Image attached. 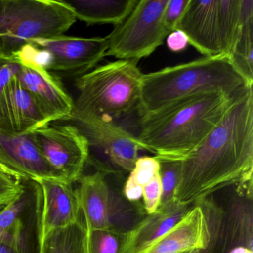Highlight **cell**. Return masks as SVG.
Returning a JSON list of instances; mask_svg holds the SVG:
<instances>
[{"mask_svg": "<svg viewBox=\"0 0 253 253\" xmlns=\"http://www.w3.org/2000/svg\"><path fill=\"white\" fill-rule=\"evenodd\" d=\"M253 91L232 103L181 161L176 202L190 206L227 186L253 180Z\"/></svg>", "mask_w": 253, "mask_h": 253, "instance_id": "obj_1", "label": "cell"}, {"mask_svg": "<svg viewBox=\"0 0 253 253\" xmlns=\"http://www.w3.org/2000/svg\"><path fill=\"white\" fill-rule=\"evenodd\" d=\"M139 202H131L123 194L110 187L108 213L109 230L126 235L134 229L147 214L143 206Z\"/></svg>", "mask_w": 253, "mask_h": 253, "instance_id": "obj_22", "label": "cell"}, {"mask_svg": "<svg viewBox=\"0 0 253 253\" xmlns=\"http://www.w3.org/2000/svg\"><path fill=\"white\" fill-rule=\"evenodd\" d=\"M48 124L33 97L14 75L0 91V128L23 134Z\"/></svg>", "mask_w": 253, "mask_h": 253, "instance_id": "obj_15", "label": "cell"}, {"mask_svg": "<svg viewBox=\"0 0 253 253\" xmlns=\"http://www.w3.org/2000/svg\"><path fill=\"white\" fill-rule=\"evenodd\" d=\"M26 193L22 180L0 170V207L17 202Z\"/></svg>", "mask_w": 253, "mask_h": 253, "instance_id": "obj_27", "label": "cell"}, {"mask_svg": "<svg viewBox=\"0 0 253 253\" xmlns=\"http://www.w3.org/2000/svg\"><path fill=\"white\" fill-rule=\"evenodd\" d=\"M0 170L21 180L66 182L47 162L30 133L16 134L0 128Z\"/></svg>", "mask_w": 253, "mask_h": 253, "instance_id": "obj_12", "label": "cell"}, {"mask_svg": "<svg viewBox=\"0 0 253 253\" xmlns=\"http://www.w3.org/2000/svg\"><path fill=\"white\" fill-rule=\"evenodd\" d=\"M236 69L253 84V0H241V23L231 56Z\"/></svg>", "mask_w": 253, "mask_h": 253, "instance_id": "obj_21", "label": "cell"}, {"mask_svg": "<svg viewBox=\"0 0 253 253\" xmlns=\"http://www.w3.org/2000/svg\"><path fill=\"white\" fill-rule=\"evenodd\" d=\"M75 126L86 138L89 147L87 164L101 172L112 171L111 165L131 171L144 150L137 137L113 121L91 115H75L63 120Z\"/></svg>", "mask_w": 253, "mask_h": 253, "instance_id": "obj_8", "label": "cell"}, {"mask_svg": "<svg viewBox=\"0 0 253 253\" xmlns=\"http://www.w3.org/2000/svg\"><path fill=\"white\" fill-rule=\"evenodd\" d=\"M137 65L132 60H118L77 78L78 97L72 114L114 121L137 109L143 76Z\"/></svg>", "mask_w": 253, "mask_h": 253, "instance_id": "obj_4", "label": "cell"}, {"mask_svg": "<svg viewBox=\"0 0 253 253\" xmlns=\"http://www.w3.org/2000/svg\"><path fill=\"white\" fill-rule=\"evenodd\" d=\"M253 85L229 57H203L143 74L137 110L140 116L198 93L241 95L253 89Z\"/></svg>", "mask_w": 253, "mask_h": 253, "instance_id": "obj_3", "label": "cell"}, {"mask_svg": "<svg viewBox=\"0 0 253 253\" xmlns=\"http://www.w3.org/2000/svg\"><path fill=\"white\" fill-rule=\"evenodd\" d=\"M189 253H210L208 248L206 247L204 249H195V250H191Z\"/></svg>", "mask_w": 253, "mask_h": 253, "instance_id": "obj_33", "label": "cell"}, {"mask_svg": "<svg viewBox=\"0 0 253 253\" xmlns=\"http://www.w3.org/2000/svg\"><path fill=\"white\" fill-rule=\"evenodd\" d=\"M29 204L26 194L17 202L0 211V241L19 248L27 249L23 214Z\"/></svg>", "mask_w": 253, "mask_h": 253, "instance_id": "obj_23", "label": "cell"}, {"mask_svg": "<svg viewBox=\"0 0 253 253\" xmlns=\"http://www.w3.org/2000/svg\"><path fill=\"white\" fill-rule=\"evenodd\" d=\"M17 75L49 124L72 115L75 102L58 77L46 69L26 64H20Z\"/></svg>", "mask_w": 253, "mask_h": 253, "instance_id": "obj_13", "label": "cell"}, {"mask_svg": "<svg viewBox=\"0 0 253 253\" xmlns=\"http://www.w3.org/2000/svg\"><path fill=\"white\" fill-rule=\"evenodd\" d=\"M124 235L109 229L88 232L89 253H120Z\"/></svg>", "mask_w": 253, "mask_h": 253, "instance_id": "obj_25", "label": "cell"}, {"mask_svg": "<svg viewBox=\"0 0 253 253\" xmlns=\"http://www.w3.org/2000/svg\"><path fill=\"white\" fill-rule=\"evenodd\" d=\"M180 174L181 161H160L159 175L162 191L158 210L168 208L176 202L175 195Z\"/></svg>", "mask_w": 253, "mask_h": 253, "instance_id": "obj_24", "label": "cell"}, {"mask_svg": "<svg viewBox=\"0 0 253 253\" xmlns=\"http://www.w3.org/2000/svg\"><path fill=\"white\" fill-rule=\"evenodd\" d=\"M167 46L172 52L178 53L184 51L189 44L186 35L181 31L175 30L167 37Z\"/></svg>", "mask_w": 253, "mask_h": 253, "instance_id": "obj_31", "label": "cell"}, {"mask_svg": "<svg viewBox=\"0 0 253 253\" xmlns=\"http://www.w3.org/2000/svg\"><path fill=\"white\" fill-rule=\"evenodd\" d=\"M11 60L20 64L32 65L49 71L53 57L49 51L29 42L17 51Z\"/></svg>", "mask_w": 253, "mask_h": 253, "instance_id": "obj_26", "label": "cell"}, {"mask_svg": "<svg viewBox=\"0 0 253 253\" xmlns=\"http://www.w3.org/2000/svg\"><path fill=\"white\" fill-rule=\"evenodd\" d=\"M47 162L66 183L78 182L88 163L89 147L72 124H48L30 133Z\"/></svg>", "mask_w": 253, "mask_h": 253, "instance_id": "obj_9", "label": "cell"}, {"mask_svg": "<svg viewBox=\"0 0 253 253\" xmlns=\"http://www.w3.org/2000/svg\"><path fill=\"white\" fill-rule=\"evenodd\" d=\"M189 252H190V251H189ZM189 252H186V253H189Z\"/></svg>", "mask_w": 253, "mask_h": 253, "instance_id": "obj_34", "label": "cell"}, {"mask_svg": "<svg viewBox=\"0 0 253 253\" xmlns=\"http://www.w3.org/2000/svg\"><path fill=\"white\" fill-rule=\"evenodd\" d=\"M245 94L198 93L140 115L137 140L160 161H183Z\"/></svg>", "mask_w": 253, "mask_h": 253, "instance_id": "obj_2", "label": "cell"}, {"mask_svg": "<svg viewBox=\"0 0 253 253\" xmlns=\"http://www.w3.org/2000/svg\"><path fill=\"white\" fill-rule=\"evenodd\" d=\"M191 206L175 202L171 207L146 214L134 229L124 235L120 253H140L171 229L189 211Z\"/></svg>", "mask_w": 253, "mask_h": 253, "instance_id": "obj_18", "label": "cell"}, {"mask_svg": "<svg viewBox=\"0 0 253 253\" xmlns=\"http://www.w3.org/2000/svg\"><path fill=\"white\" fill-rule=\"evenodd\" d=\"M75 17L88 25L121 24L138 0H63Z\"/></svg>", "mask_w": 253, "mask_h": 253, "instance_id": "obj_19", "label": "cell"}, {"mask_svg": "<svg viewBox=\"0 0 253 253\" xmlns=\"http://www.w3.org/2000/svg\"><path fill=\"white\" fill-rule=\"evenodd\" d=\"M189 0H168L164 13V25L167 30L175 31L176 26L183 16Z\"/></svg>", "mask_w": 253, "mask_h": 253, "instance_id": "obj_30", "label": "cell"}, {"mask_svg": "<svg viewBox=\"0 0 253 253\" xmlns=\"http://www.w3.org/2000/svg\"><path fill=\"white\" fill-rule=\"evenodd\" d=\"M161 183L159 174L152 178L143 188V208L146 214H152L158 211L161 197Z\"/></svg>", "mask_w": 253, "mask_h": 253, "instance_id": "obj_29", "label": "cell"}, {"mask_svg": "<svg viewBox=\"0 0 253 253\" xmlns=\"http://www.w3.org/2000/svg\"><path fill=\"white\" fill-rule=\"evenodd\" d=\"M0 253H29L27 249L19 248L0 241Z\"/></svg>", "mask_w": 253, "mask_h": 253, "instance_id": "obj_32", "label": "cell"}, {"mask_svg": "<svg viewBox=\"0 0 253 253\" xmlns=\"http://www.w3.org/2000/svg\"><path fill=\"white\" fill-rule=\"evenodd\" d=\"M209 241V229L203 209L198 203L164 235L140 253H182L204 249Z\"/></svg>", "mask_w": 253, "mask_h": 253, "instance_id": "obj_16", "label": "cell"}, {"mask_svg": "<svg viewBox=\"0 0 253 253\" xmlns=\"http://www.w3.org/2000/svg\"><path fill=\"white\" fill-rule=\"evenodd\" d=\"M29 42L47 50L53 57L49 71L69 78L91 72L106 57L109 38L60 36L32 40Z\"/></svg>", "mask_w": 253, "mask_h": 253, "instance_id": "obj_10", "label": "cell"}, {"mask_svg": "<svg viewBox=\"0 0 253 253\" xmlns=\"http://www.w3.org/2000/svg\"><path fill=\"white\" fill-rule=\"evenodd\" d=\"M76 189L81 213L88 232L109 229V194L110 186L105 178L104 173L83 174Z\"/></svg>", "mask_w": 253, "mask_h": 253, "instance_id": "obj_17", "label": "cell"}, {"mask_svg": "<svg viewBox=\"0 0 253 253\" xmlns=\"http://www.w3.org/2000/svg\"><path fill=\"white\" fill-rule=\"evenodd\" d=\"M253 180L233 186L226 206L216 253H253Z\"/></svg>", "mask_w": 253, "mask_h": 253, "instance_id": "obj_11", "label": "cell"}, {"mask_svg": "<svg viewBox=\"0 0 253 253\" xmlns=\"http://www.w3.org/2000/svg\"><path fill=\"white\" fill-rule=\"evenodd\" d=\"M76 20L63 0H0V60L32 40L63 35Z\"/></svg>", "mask_w": 253, "mask_h": 253, "instance_id": "obj_5", "label": "cell"}, {"mask_svg": "<svg viewBox=\"0 0 253 253\" xmlns=\"http://www.w3.org/2000/svg\"><path fill=\"white\" fill-rule=\"evenodd\" d=\"M38 253H89L88 230L83 214L67 227L38 232Z\"/></svg>", "mask_w": 253, "mask_h": 253, "instance_id": "obj_20", "label": "cell"}, {"mask_svg": "<svg viewBox=\"0 0 253 253\" xmlns=\"http://www.w3.org/2000/svg\"><path fill=\"white\" fill-rule=\"evenodd\" d=\"M41 205L38 232L45 234L76 223L82 215L76 189L72 183L57 180H38Z\"/></svg>", "mask_w": 253, "mask_h": 253, "instance_id": "obj_14", "label": "cell"}, {"mask_svg": "<svg viewBox=\"0 0 253 253\" xmlns=\"http://www.w3.org/2000/svg\"><path fill=\"white\" fill-rule=\"evenodd\" d=\"M241 23V0H189L176 26L207 57L231 58Z\"/></svg>", "mask_w": 253, "mask_h": 253, "instance_id": "obj_6", "label": "cell"}, {"mask_svg": "<svg viewBox=\"0 0 253 253\" xmlns=\"http://www.w3.org/2000/svg\"><path fill=\"white\" fill-rule=\"evenodd\" d=\"M167 2L168 0H138L128 17L108 35L106 57L138 63L155 52L170 34L164 21Z\"/></svg>", "mask_w": 253, "mask_h": 253, "instance_id": "obj_7", "label": "cell"}, {"mask_svg": "<svg viewBox=\"0 0 253 253\" xmlns=\"http://www.w3.org/2000/svg\"><path fill=\"white\" fill-rule=\"evenodd\" d=\"M160 161L156 157H141L137 159L129 177L139 186L144 187L155 176L159 174Z\"/></svg>", "mask_w": 253, "mask_h": 253, "instance_id": "obj_28", "label": "cell"}]
</instances>
